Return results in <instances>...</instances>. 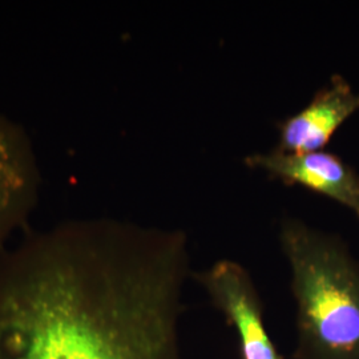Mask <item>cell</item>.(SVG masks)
<instances>
[{"label":"cell","instance_id":"cell-3","mask_svg":"<svg viewBox=\"0 0 359 359\" xmlns=\"http://www.w3.org/2000/svg\"><path fill=\"white\" fill-rule=\"evenodd\" d=\"M237 337L241 359H283L264 321V305L252 276L233 259H219L192 274Z\"/></svg>","mask_w":359,"mask_h":359},{"label":"cell","instance_id":"cell-2","mask_svg":"<svg viewBox=\"0 0 359 359\" xmlns=\"http://www.w3.org/2000/svg\"><path fill=\"white\" fill-rule=\"evenodd\" d=\"M280 243L297 306L293 359H359V264L342 240L285 218Z\"/></svg>","mask_w":359,"mask_h":359},{"label":"cell","instance_id":"cell-6","mask_svg":"<svg viewBox=\"0 0 359 359\" xmlns=\"http://www.w3.org/2000/svg\"><path fill=\"white\" fill-rule=\"evenodd\" d=\"M357 111L359 90H354L345 77L335 75L305 108L281 121L276 149L286 154L323 151L335 130Z\"/></svg>","mask_w":359,"mask_h":359},{"label":"cell","instance_id":"cell-1","mask_svg":"<svg viewBox=\"0 0 359 359\" xmlns=\"http://www.w3.org/2000/svg\"><path fill=\"white\" fill-rule=\"evenodd\" d=\"M181 229L74 218L0 252V359H185Z\"/></svg>","mask_w":359,"mask_h":359},{"label":"cell","instance_id":"cell-5","mask_svg":"<svg viewBox=\"0 0 359 359\" xmlns=\"http://www.w3.org/2000/svg\"><path fill=\"white\" fill-rule=\"evenodd\" d=\"M245 164L266 172L286 185H299L323 194L359 217V175L334 154L326 151L286 154L273 149L246 156Z\"/></svg>","mask_w":359,"mask_h":359},{"label":"cell","instance_id":"cell-4","mask_svg":"<svg viewBox=\"0 0 359 359\" xmlns=\"http://www.w3.org/2000/svg\"><path fill=\"white\" fill-rule=\"evenodd\" d=\"M41 168L26 127L0 112V252L28 225L40 201Z\"/></svg>","mask_w":359,"mask_h":359}]
</instances>
